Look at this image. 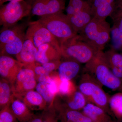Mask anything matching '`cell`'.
I'll return each instance as SVG.
<instances>
[{"label": "cell", "mask_w": 122, "mask_h": 122, "mask_svg": "<svg viewBox=\"0 0 122 122\" xmlns=\"http://www.w3.org/2000/svg\"><path fill=\"white\" fill-rule=\"evenodd\" d=\"M85 70L102 86L113 91L122 90V80L112 72L103 51H99L90 61L85 64Z\"/></svg>", "instance_id": "1"}, {"label": "cell", "mask_w": 122, "mask_h": 122, "mask_svg": "<svg viewBox=\"0 0 122 122\" xmlns=\"http://www.w3.org/2000/svg\"><path fill=\"white\" fill-rule=\"evenodd\" d=\"M111 29L106 20L93 18L78 34L95 50L103 51L110 40Z\"/></svg>", "instance_id": "2"}, {"label": "cell", "mask_w": 122, "mask_h": 122, "mask_svg": "<svg viewBox=\"0 0 122 122\" xmlns=\"http://www.w3.org/2000/svg\"><path fill=\"white\" fill-rule=\"evenodd\" d=\"M36 21L53 34L60 46L78 34L72 27L68 16L62 12L42 17Z\"/></svg>", "instance_id": "3"}, {"label": "cell", "mask_w": 122, "mask_h": 122, "mask_svg": "<svg viewBox=\"0 0 122 122\" xmlns=\"http://www.w3.org/2000/svg\"><path fill=\"white\" fill-rule=\"evenodd\" d=\"M62 57L86 64L98 52L78 34L60 46Z\"/></svg>", "instance_id": "4"}, {"label": "cell", "mask_w": 122, "mask_h": 122, "mask_svg": "<svg viewBox=\"0 0 122 122\" xmlns=\"http://www.w3.org/2000/svg\"><path fill=\"white\" fill-rule=\"evenodd\" d=\"M102 86L93 76L86 72L81 77L78 90L85 95L87 102L107 111L110 109L109 97L102 89Z\"/></svg>", "instance_id": "5"}, {"label": "cell", "mask_w": 122, "mask_h": 122, "mask_svg": "<svg viewBox=\"0 0 122 122\" xmlns=\"http://www.w3.org/2000/svg\"><path fill=\"white\" fill-rule=\"evenodd\" d=\"M31 5L29 0L11 1L1 7L0 24L3 28L14 25L23 18L30 15Z\"/></svg>", "instance_id": "6"}, {"label": "cell", "mask_w": 122, "mask_h": 122, "mask_svg": "<svg viewBox=\"0 0 122 122\" xmlns=\"http://www.w3.org/2000/svg\"><path fill=\"white\" fill-rule=\"evenodd\" d=\"M25 37L37 49L42 45L49 44L61 50L60 44L56 38L45 27L37 21L29 23Z\"/></svg>", "instance_id": "7"}, {"label": "cell", "mask_w": 122, "mask_h": 122, "mask_svg": "<svg viewBox=\"0 0 122 122\" xmlns=\"http://www.w3.org/2000/svg\"><path fill=\"white\" fill-rule=\"evenodd\" d=\"M34 69L24 66L18 74L12 83L13 92L16 97L24 95L36 86Z\"/></svg>", "instance_id": "8"}, {"label": "cell", "mask_w": 122, "mask_h": 122, "mask_svg": "<svg viewBox=\"0 0 122 122\" xmlns=\"http://www.w3.org/2000/svg\"><path fill=\"white\" fill-rule=\"evenodd\" d=\"M30 15L41 17L62 12L65 9V0H29Z\"/></svg>", "instance_id": "9"}, {"label": "cell", "mask_w": 122, "mask_h": 122, "mask_svg": "<svg viewBox=\"0 0 122 122\" xmlns=\"http://www.w3.org/2000/svg\"><path fill=\"white\" fill-rule=\"evenodd\" d=\"M24 66L23 63L8 55H1L0 57V74L11 84Z\"/></svg>", "instance_id": "10"}, {"label": "cell", "mask_w": 122, "mask_h": 122, "mask_svg": "<svg viewBox=\"0 0 122 122\" xmlns=\"http://www.w3.org/2000/svg\"><path fill=\"white\" fill-rule=\"evenodd\" d=\"M93 18L106 20L113 12L117 0H89Z\"/></svg>", "instance_id": "11"}, {"label": "cell", "mask_w": 122, "mask_h": 122, "mask_svg": "<svg viewBox=\"0 0 122 122\" xmlns=\"http://www.w3.org/2000/svg\"><path fill=\"white\" fill-rule=\"evenodd\" d=\"M61 57V50L51 44H45L38 48L35 60L42 65L49 62L60 60Z\"/></svg>", "instance_id": "12"}, {"label": "cell", "mask_w": 122, "mask_h": 122, "mask_svg": "<svg viewBox=\"0 0 122 122\" xmlns=\"http://www.w3.org/2000/svg\"><path fill=\"white\" fill-rule=\"evenodd\" d=\"M58 67V76L60 81H71L79 73L81 63L70 59H65Z\"/></svg>", "instance_id": "13"}, {"label": "cell", "mask_w": 122, "mask_h": 122, "mask_svg": "<svg viewBox=\"0 0 122 122\" xmlns=\"http://www.w3.org/2000/svg\"><path fill=\"white\" fill-rule=\"evenodd\" d=\"M38 49L29 39H25L22 49L16 55L17 61L24 64V66H35V57Z\"/></svg>", "instance_id": "14"}, {"label": "cell", "mask_w": 122, "mask_h": 122, "mask_svg": "<svg viewBox=\"0 0 122 122\" xmlns=\"http://www.w3.org/2000/svg\"><path fill=\"white\" fill-rule=\"evenodd\" d=\"M104 53L112 72L116 77L122 80V54L111 48Z\"/></svg>", "instance_id": "15"}, {"label": "cell", "mask_w": 122, "mask_h": 122, "mask_svg": "<svg viewBox=\"0 0 122 122\" xmlns=\"http://www.w3.org/2000/svg\"><path fill=\"white\" fill-rule=\"evenodd\" d=\"M10 103V107L19 122L28 121L35 115L23 101L20 99L12 98Z\"/></svg>", "instance_id": "16"}, {"label": "cell", "mask_w": 122, "mask_h": 122, "mask_svg": "<svg viewBox=\"0 0 122 122\" xmlns=\"http://www.w3.org/2000/svg\"><path fill=\"white\" fill-rule=\"evenodd\" d=\"M68 17L72 27L78 34L81 32L93 18L91 10L80 11Z\"/></svg>", "instance_id": "17"}, {"label": "cell", "mask_w": 122, "mask_h": 122, "mask_svg": "<svg viewBox=\"0 0 122 122\" xmlns=\"http://www.w3.org/2000/svg\"><path fill=\"white\" fill-rule=\"evenodd\" d=\"M82 110L83 113L93 122H110V118L103 109L91 103L87 102Z\"/></svg>", "instance_id": "18"}, {"label": "cell", "mask_w": 122, "mask_h": 122, "mask_svg": "<svg viewBox=\"0 0 122 122\" xmlns=\"http://www.w3.org/2000/svg\"><path fill=\"white\" fill-rule=\"evenodd\" d=\"M25 26L23 25H16L3 28L0 34V46L13 41L20 35L24 33Z\"/></svg>", "instance_id": "19"}, {"label": "cell", "mask_w": 122, "mask_h": 122, "mask_svg": "<svg viewBox=\"0 0 122 122\" xmlns=\"http://www.w3.org/2000/svg\"><path fill=\"white\" fill-rule=\"evenodd\" d=\"M25 33L20 35L13 41L0 46L1 55H16L20 52L25 39Z\"/></svg>", "instance_id": "20"}, {"label": "cell", "mask_w": 122, "mask_h": 122, "mask_svg": "<svg viewBox=\"0 0 122 122\" xmlns=\"http://www.w3.org/2000/svg\"><path fill=\"white\" fill-rule=\"evenodd\" d=\"M68 96L65 107L71 110L78 111L82 109L88 102L85 95L79 90Z\"/></svg>", "instance_id": "21"}, {"label": "cell", "mask_w": 122, "mask_h": 122, "mask_svg": "<svg viewBox=\"0 0 122 122\" xmlns=\"http://www.w3.org/2000/svg\"><path fill=\"white\" fill-rule=\"evenodd\" d=\"M60 116L63 117L65 121L72 122H93L90 118L78 111L74 110L66 107L59 111Z\"/></svg>", "instance_id": "22"}, {"label": "cell", "mask_w": 122, "mask_h": 122, "mask_svg": "<svg viewBox=\"0 0 122 122\" xmlns=\"http://www.w3.org/2000/svg\"><path fill=\"white\" fill-rule=\"evenodd\" d=\"M10 82L3 78L0 82V106L1 109L9 106L12 99V86Z\"/></svg>", "instance_id": "23"}, {"label": "cell", "mask_w": 122, "mask_h": 122, "mask_svg": "<svg viewBox=\"0 0 122 122\" xmlns=\"http://www.w3.org/2000/svg\"><path fill=\"white\" fill-rule=\"evenodd\" d=\"M24 95V102L30 110L33 107H39V109L44 108L43 103L45 100L38 92L32 90L27 92Z\"/></svg>", "instance_id": "24"}, {"label": "cell", "mask_w": 122, "mask_h": 122, "mask_svg": "<svg viewBox=\"0 0 122 122\" xmlns=\"http://www.w3.org/2000/svg\"><path fill=\"white\" fill-rule=\"evenodd\" d=\"M91 10L88 1L85 0H70L66 9V15L70 17L80 11Z\"/></svg>", "instance_id": "25"}, {"label": "cell", "mask_w": 122, "mask_h": 122, "mask_svg": "<svg viewBox=\"0 0 122 122\" xmlns=\"http://www.w3.org/2000/svg\"><path fill=\"white\" fill-rule=\"evenodd\" d=\"M111 48L122 54V33L114 25L111 27Z\"/></svg>", "instance_id": "26"}, {"label": "cell", "mask_w": 122, "mask_h": 122, "mask_svg": "<svg viewBox=\"0 0 122 122\" xmlns=\"http://www.w3.org/2000/svg\"><path fill=\"white\" fill-rule=\"evenodd\" d=\"M110 109L117 115L122 116V93H117L109 97Z\"/></svg>", "instance_id": "27"}, {"label": "cell", "mask_w": 122, "mask_h": 122, "mask_svg": "<svg viewBox=\"0 0 122 122\" xmlns=\"http://www.w3.org/2000/svg\"><path fill=\"white\" fill-rule=\"evenodd\" d=\"M36 90L46 102H50L52 101L55 95L51 91L49 83L39 82L36 86Z\"/></svg>", "instance_id": "28"}, {"label": "cell", "mask_w": 122, "mask_h": 122, "mask_svg": "<svg viewBox=\"0 0 122 122\" xmlns=\"http://www.w3.org/2000/svg\"><path fill=\"white\" fill-rule=\"evenodd\" d=\"M0 122H19L8 106L1 109Z\"/></svg>", "instance_id": "29"}, {"label": "cell", "mask_w": 122, "mask_h": 122, "mask_svg": "<svg viewBox=\"0 0 122 122\" xmlns=\"http://www.w3.org/2000/svg\"><path fill=\"white\" fill-rule=\"evenodd\" d=\"M74 89L71 81H61L58 87V91L61 94L68 96L75 91Z\"/></svg>", "instance_id": "30"}, {"label": "cell", "mask_w": 122, "mask_h": 122, "mask_svg": "<svg viewBox=\"0 0 122 122\" xmlns=\"http://www.w3.org/2000/svg\"><path fill=\"white\" fill-rule=\"evenodd\" d=\"M42 122H58V116L56 111L50 109L44 112L41 115Z\"/></svg>", "instance_id": "31"}, {"label": "cell", "mask_w": 122, "mask_h": 122, "mask_svg": "<svg viewBox=\"0 0 122 122\" xmlns=\"http://www.w3.org/2000/svg\"><path fill=\"white\" fill-rule=\"evenodd\" d=\"M110 17L113 21L122 18V0L117 1L113 12Z\"/></svg>", "instance_id": "32"}, {"label": "cell", "mask_w": 122, "mask_h": 122, "mask_svg": "<svg viewBox=\"0 0 122 122\" xmlns=\"http://www.w3.org/2000/svg\"><path fill=\"white\" fill-rule=\"evenodd\" d=\"M61 62L59 60L53 61L49 62L42 64V66L47 73L48 74H49L51 72H52L56 68H58Z\"/></svg>", "instance_id": "33"}, {"label": "cell", "mask_w": 122, "mask_h": 122, "mask_svg": "<svg viewBox=\"0 0 122 122\" xmlns=\"http://www.w3.org/2000/svg\"><path fill=\"white\" fill-rule=\"evenodd\" d=\"M51 91L55 95L58 91V86L56 81L53 79L52 81L49 84Z\"/></svg>", "instance_id": "34"}, {"label": "cell", "mask_w": 122, "mask_h": 122, "mask_svg": "<svg viewBox=\"0 0 122 122\" xmlns=\"http://www.w3.org/2000/svg\"><path fill=\"white\" fill-rule=\"evenodd\" d=\"M34 70L35 74L39 76L44 75H49L42 66H36L35 65Z\"/></svg>", "instance_id": "35"}, {"label": "cell", "mask_w": 122, "mask_h": 122, "mask_svg": "<svg viewBox=\"0 0 122 122\" xmlns=\"http://www.w3.org/2000/svg\"><path fill=\"white\" fill-rule=\"evenodd\" d=\"M53 79L49 75H40L38 78L39 82H44L49 84L52 81Z\"/></svg>", "instance_id": "36"}, {"label": "cell", "mask_w": 122, "mask_h": 122, "mask_svg": "<svg viewBox=\"0 0 122 122\" xmlns=\"http://www.w3.org/2000/svg\"><path fill=\"white\" fill-rule=\"evenodd\" d=\"M113 25L115 26L122 33V18L117 19L113 21Z\"/></svg>", "instance_id": "37"}, {"label": "cell", "mask_w": 122, "mask_h": 122, "mask_svg": "<svg viewBox=\"0 0 122 122\" xmlns=\"http://www.w3.org/2000/svg\"><path fill=\"white\" fill-rule=\"evenodd\" d=\"M22 122H42L41 115H35L32 118L28 121Z\"/></svg>", "instance_id": "38"}, {"label": "cell", "mask_w": 122, "mask_h": 122, "mask_svg": "<svg viewBox=\"0 0 122 122\" xmlns=\"http://www.w3.org/2000/svg\"><path fill=\"white\" fill-rule=\"evenodd\" d=\"M24 0H4V2H6L7 1H23Z\"/></svg>", "instance_id": "39"}, {"label": "cell", "mask_w": 122, "mask_h": 122, "mask_svg": "<svg viewBox=\"0 0 122 122\" xmlns=\"http://www.w3.org/2000/svg\"><path fill=\"white\" fill-rule=\"evenodd\" d=\"M4 0H0V1L1 5L3 4V3H4Z\"/></svg>", "instance_id": "40"}, {"label": "cell", "mask_w": 122, "mask_h": 122, "mask_svg": "<svg viewBox=\"0 0 122 122\" xmlns=\"http://www.w3.org/2000/svg\"><path fill=\"white\" fill-rule=\"evenodd\" d=\"M70 122V121H64V122Z\"/></svg>", "instance_id": "41"}, {"label": "cell", "mask_w": 122, "mask_h": 122, "mask_svg": "<svg viewBox=\"0 0 122 122\" xmlns=\"http://www.w3.org/2000/svg\"><path fill=\"white\" fill-rule=\"evenodd\" d=\"M122 0H117V1H122Z\"/></svg>", "instance_id": "42"}]
</instances>
